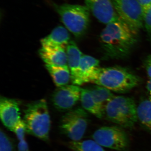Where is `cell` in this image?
<instances>
[{
	"mask_svg": "<svg viewBox=\"0 0 151 151\" xmlns=\"http://www.w3.org/2000/svg\"><path fill=\"white\" fill-rule=\"evenodd\" d=\"M137 35L121 18L106 24L100 35L105 57L112 59L127 57L137 43Z\"/></svg>",
	"mask_w": 151,
	"mask_h": 151,
	"instance_id": "cell-1",
	"label": "cell"
},
{
	"mask_svg": "<svg viewBox=\"0 0 151 151\" xmlns=\"http://www.w3.org/2000/svg\"><path fill=\"white\" fill-rule=\"evenodd\" d=\"M24 113L27 133L42 140L48 141L51 121L46 100L41 99L29 103Z\"/></svg>",
	"mask_w": 151,
	"mask_h": 151,
	"instance_id": "cell-2",
	"label": "cell"
},
{
	"mask_svg": "<svg viewBox=\"0 0 151 151\" xmlns=\"http://www.w3.org/2000/svg\"><path fill=\"white\" fill-rule=\"evenodd\" d=\"M139 82V78L132 71L117 66L100 68L94 83L113 92L124 93L137 86Z\"/></svg>",
	"mask_w": 151,
	"mask_h": 151,
	"instance_id": "cell-3",
	"label": "cell"
},
{
	"mask_svg": "<svg viewBox=\"0 0 151 151\" xmlns=\"http://www.w3.org/2000/svg\"><path fill=\"white\" fill-rule=\"evenodd\" d=\"M104 114L111 122L124 128H132L138 119L134 101L123 96H114L105 106Z\"/></svg>",
	"mask_w": 151,
	"mask_h": 151,
	"instance_id": "cell-4",
	"label": "cell"
},
{
	"mask_svg": "<svg viewBox=\"0 0 151 151\" xmlns=\"http://www.w3.org/2000/svg\"><path fill=\"white\" fill-rule=\"evenodd\" d=\"M55 7L68 30L76 37L84 35L90 22V12L86 6L63 4Z\"/></svg>",
	"mask_w": 151,
	"mask_h": 151,
	"instance_id": "cell-5",
	"label": "cell"
},
{
	"mask_svg": "<svg viewBox=\"0 0 151 151\" xmlns=\"http://www.w3.org/2000/svg\"><path fill=\"white\" fill-rule=\"evenodd\" d=\"M88 124V114L82 108L68 111L62 116L59 128L63 134L73 142L81 140Z\"/></svg>",
	"mask_w": 151,
	"mask_h": 151,
	"instance_id": "cell-6",
	"label": "cell"
},
{
	"mask_svg": "<svg viewBox=\"0 0 151 151\" xmlns=\"http://www.w3.org/2000/svg\"><path fill=\"white\" fill-rule=\"evenodd\" d=\"M115 10L133 32L137 35L144 25L142 9L137 0H112Z\"/></svg>",
	"mask_w": 151,
	"mask_h": 151,
	"instance_id": "cell-7",
	"label": "cell"
},
{
	"mask_svg": "<svg viewBox=\"0 0 151 151\" xmlns=\"http://www.w3.org/2000/svg\"><path fill=\"white\" fill-rule=\"evenodd\" d=\"M93 139L103 147L118 151L128 148L129 140L126 132L117 127H104L96 130L92 136Z\"/></svg>",
	"mask_w": 151,
	"mask_h": 151,
	"instance_id": "cell-8",
	"label": "cell"
},
{
	"mask_svg": "<svg viewBox=\"0 0 151 151\" xmlns=\"http://www.w3.org/2000/svg\"><path fill=\"white\" fill-rule=\"evenodd\" d=\"M81 88L75 84L58 87L52 97L55 108L60 111H70L80 100Z\"/></svg>",
	"mask_w": 151,
	"mask_h": 151,
	"instance_id": "cell-9",
	"label": "cell"
},
{
	"mask_svg": "<svg viewBox=\"0 0 151 151\" xmlns=\"http://www.w3.org/2000/svg\"><path fill=\"white\" fill-rule=\"evenodd\" d=\"M90 12L100 22L107 24L120 18L115 10L112 0H84Z\"/></svg>",
	"mask_w": 151,
	"mask_h": 151,
	"instance_id": "cell-10",
	"label": "cell"
},
{
	"mask_svg": "<svg viewBox=\"0 0 151 151\" xmlns=\"http://www.w3.org/2000/svg\"><path fill=\"white\" fill-rule=\"evenodd\" d=\"M0 116L4 126L13 132L15 127L22 120L19 106L17 101L8 97H1Z\"/></svg>",
	"mask_w": 151,
	"mask_h": 151,
	"instance_id": "cell-11",
	"label": "cell"
},
{
	"mask_svg": "<svg viewBox=\"0 0 151 151\" xmlns=\"http://www.w3.org/2000/svg\"><path fill=\"white\" fill-rule=\"evenodd\" d=\"M66 51L68 66L71 74V81L73 84L80 86L81 83L80 76V66L83 55L73 41H70L66 47Z\"/></svg>",
	"mask_w": 151,
	"mask_h": 151,
	"instance_id": "cell-12",
	"label": "cell"
},
{
	"mask_svg": "<svg viewBox=\"0 0 151 151\" xmlns=\"http://www.w3.org/2000/svg\"><path fill=\"white\" fill-rule=\"evenodd\" d=\"M99 63V60L93 57L83 55L80 66L81 85L89 82L94 83L101 68Z\"/></svg>",
	"mask_w": 151,
	"mask_h": 151,
	"instance_id": "cell-13",
	"label": "cell"
},
{
	"mask_svg": "<svg viewBox=\"0 0 151 151\" xmlns=\"http://www.w3.org/2000/svg\"><path fill=\"white\" fill-rule=\"evenodd\" d=\"M41 59L47 65H67L66 50L58 47L42 46L39 50Z\"/></svg>",
	"mask_w": 151,
	"mask_h": 151,
	"instance_id": "cell-14",
	"label": "cell"
},
{
	"mask_svg": "<svg viewBox=\"0 0 151 151\" xmlns=\"http://www.w3.org/2000/svg\"><path fill=\"white\" fill-rule=\"evenodd\" d=\"M70 36L67 29L58 26L40 41L42 46L58 47L66 50L70 42Z\"/></svg>",
	"mask_w": 151,
	"mask_h": 151,
	"instance_id": "cell-15",
	"label": "cell"
},
{
	"mask_svg": "<svg viewBox=\"0 0 151 151\" xmlns=\"http://www.w3.org/2000/svg\"><path fill=\"white\" fill-rule=\"evenodd\" d=\"M45 67L58 87L67 85L71 81V74L68 65L58 66L45 64Z\"/></svg>",
	"mask_w": 151,
	"mask_h": 151,
	"instance_id": "cell-16",
	"label": "cell"
},
{
	"mask_svg": "<svg viewBox=\"0 0 151 151\" xmlns=\"http://www.w3.org/2000/svg\"><path fill=\"white\" fill-rule=\"evenodd\" d=\"M80 100L84 110L92 113L97 118H103L104 114V110L97 105L89 89H81Z\"/></svg>",
	"mask_w": 151,
	"mask_h": 151,
	"instance_id": "cell-17",
	"label": "cell"
},
{
	"mask_svg": "<svg viewBox=\"0 0 151 151\" xmlns=\"http://www.w3.org/2000/svg\"><path fill=\"white\" fill-rule=\"evenodd\" d=\"M88 89L95 102L104 111L106 105L114 97L109 89L99 85L92 86Z\"/></svg>",
	"mask_w": 151,
	"mask_h": 151,
	"instance_id": "cell-18",
	"label": "cell"
},
{
	"mask_svg": "<svg viewBox=\"0 0 151 151\" xmlns=\"http://www.w3.org/2000/svg\"><path fill=\"white\" fill-rule=\"evenodd\" d=\"M138 119L141 123L151 131V101H142L137 107Z\"/></svg>",
	"mask_w": 151,
	"mask_h": 151,
	"instance_id": "cell-19",
	"label": "cell"
},
{
	"mask_svg": "<svg viewBox=\"0 0 151 151\" xmlns=\"http://www.w3.org/2000/svg\"><path fill=\"white\" fill-rule=\"evenodd\" d=\"M68 145L72 151H105L103 147L92 140L78 142L71 141Z\"/></svg>",
	"mask_w": 151,
	"mask_h": 151,
	"instance_id": "cell-20",
	"label": "cell"
},
{
	"mask_svg": "<svg viewBox=\"0 0 151 151\" xmlns=\"http://www.w3.org/2000/svg\"><path fill=\"white\" fill-rule=\"evenodd\" d=\"M0 151H16L11 138L2 129L0 131Z\"/></svg>",
	"mask_w": 151,
	"mask_h": 151,
	"instance_id": "cell-21",
	"label": "cell"
},
{
	"mask_svg": "<svg viewBox=\"0 0 151 151\" xmlns=\"http://www.w3.org/2000/svg\"><path fill=\"white\" fill-rule=\"evenodd\" d=\"M13 132L16 135L19 141L24 139L25 134L26 132V129L23 120H21L18 123L14 129Z\"/></svg>",
	"mask_w": 151,
	"mask_h": 151,
	"instance_id": "cell-22",
	"label": "cell"
},
{
	"mask_svg": "<svg viewBox=\"0 0 151 151\" xmlns=\"http://www.w3.org/2000/svg\"><path fill=\"white\" fill-rule=\"evenodd\" d=\"M144 25L151 38V7L144 17Z\"/></svg>",
	"mask_w": 151,
	"mask_h": 151,
	"instance_id": "cell-23",
	"label": "cell"
},
{
	"mask_svg": "<svg viewBox=\"0 0 151 151\" xmlns=\"http://www.w3.org/2000/svg\"><path fill=\"white\" fill-rule=\"evenodd\" d=\"M142 9L144 16L151 7V0H137Z\"/></svg>",
	"mask_w": 151,
	"mask_h": 151,
	"instance_id": "cell-24",
	"label": "cell"
},
{
	"mask_svg": "<svg viewBox=\"0 0 151 151\" xmlns=\"http://www.w3.org/2000/svg\"><path fill=\"white\" fill-rule=\"evenodd\" d=\"M145 66L147 74L151 79V54L145 60Z\"/></svg>",
	"mask_w": 151,
	"mask_h": 151,
	"instance_id": "cell-25",
	"label": "cell"
},
{
	"mask_svg": "<svg viewBox=\"0 0 151 151\" xmlns=\"http://www.w3.org/2000/svg\"><path fill=\"white\" fill-rule=\"evenodd\" d=\"M18 151H29V146L25 140L19 141L18 145Z\"/></svg>",
	"mask_w": 151,
	"mask_h": 151,
	"instance_id": "cell-26",
	"label": "cell"
},
{
	"mask_svg": "<svg viewBox=\"0 0 151 151\" xmlns=\"http://www.w3.org/2000/svg\"><path fill=\"white\" fill-rule=\"evenodd\" d=\"M147 88L150 94V100L151 101V79L147 82Z\"/></svg>",
	"mask_w": 151,
	"mask_h": 151,
	"instance_id": "cell-27",
	"label": "cell"
}]
</instances>
